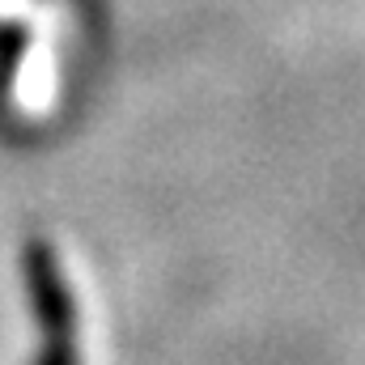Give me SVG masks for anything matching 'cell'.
I'll return each mask as SVG.
<instances>
[{
	"label": "cell",
	"mask_w": 365,
	"mask_h": 365,
	"mask_svg": "<svg viewBox=\"0 0 365 365\" xmlns=\"http://www.w3.org/2000/svg\"><path fill=\"white\" fill-rule=\"evenodd\" d=\"M26 280L30 302L43 323V357L38 365H77V336H73V297L56 272V259L43 242L26 247Z\"/></svg>",
	"instance_id": "obj_1"
}]
</instances>
